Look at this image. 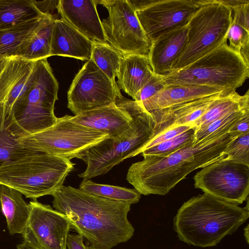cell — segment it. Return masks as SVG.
<instances>
[{
    "label": "cell",
    "instance_id": "obj_20",
    "mask_svg": "<svg viewBox=\"0 0 249 249\" xmlns=\"http://www.w3.org/2000/svg\"><path fill=\"white\" fill-rule=\"evenodd\" d=\"M93 44L63 19L54 20L51 56H67L88 61L91 58Z\"/></svg>",
    "mask_w": 249,
    "mask_h": 249
},
{
    "label": "cell",
    "instance_id": "obj_38",
    "mask_svg": "<svg viewBox=\"0 0 249 249\" xmlns=\"http://www.w3.org/2000/svg\"><path fill=\"white\" fill-rule=\"evenodd\" d=\"M233 12L232 20L245 30L249 31V0L235 6L232 9Z\"/></svg>",
    "mask_w": 249,
    "mask_h": 249
},
{
    "label": "cell",
    "instance_id": "obj_22",
    "mask_svg": "<svg viewBox=\"0 0 249 249\" xmlns=\"http://www.w3.org/2000/svg\"><path fill=\"white\" fill-rule=\"evenodd\" d=\"M117 76L119 89L133 99L152 77L148 57L137 54H123Z\"/></svg>",
    "mask_w": 249,
    "mask_h": 249
},
{
    "label": "cell",
    "instance_id": "obj_13",
    "mask_svg": "<svg viewBox=\"0 0 249 249\" xmlns=\"http://www.w3.org/2000/svg\"><path fill=\"white\" fill-rule=\"evenodd\" d=\"M29 204L30 215L21 234L23 242L35 249H67L71 229L68 217L36 200Z\"/></svg>",
    "mask_w": 249,
    "mask_h": 249
},
{
    "label": "cell",
    "instance_id": "obj_18",
    "mask_svg": "<svg viewBox=\"0 0 249 249\" xmlns=\"http://www.w3.org/2000/svg\"><path fill=\"white\" fill-rule=\"evenodd\" d=\"M35 62L20 56L9 57L0 73V106L4 103L11 108L31 89L36 80Z\"/></svg>",
    "mask_w": 249,
    "mask_h": 249
},
{
    "label": "cell",
    "instance_id": "obj_1",
    "mask_svg": "<svg viewBox=\"0 0 249 249\" xmlns=\"http://www.w3.org/2000/svg\"><path fill=\"white\" fill-rule=\"evenodd\" d=\"M53 207L69 219L71 228L89 242L88 249H112L128 241L134 228L128 219L131 204L62 185L52 195Z\"/></svg>",
    "mask_w": 249,
    "mask_h": 249
},
{
    "label": "cell",
    "instance_id": "obj_40",
    "mask_svg": "<svg viewBox=\"0 0 249 249\" xmlns=\"http://www.w3.org/2000/svg\"><path fill=\"white\" fill-rule=\"evenodd\" d=\"M68 249H88L83 242V237L80 234H69L67 240Z\"/></svg>",
    "mask_w": 249,
    "mask_h": 249
},
{
    "label": "cell",
    "instance_id": "obj_5",
    "mask_svg": "<svg viewBox=\"0 0 249 249\" xmlns=\"http://www.w3.org/2000/svg\"><path fill=\"white\" fill-rule=\"evenodd\" d=\"M61 157L36 152L0 167V184L12 188L33 200L52 195L74 168Z\"/></svg>",
    "mask_w": 249,
    "mask_h": 249
},
{
    "label": "cell",
    "instance_id": "obj_8",
    "mask_svg": "<svg viewBox=\"0 0 249 249\" xmlns=\"http://www.w3.org/2000/svg\"><path fill=\"white\" fill-rule=\"evenodd\" d=\"M36 69L34 85L11 107L16 121L27 135L52 126L57 119L54 107L58 99V83L47 58L36 60Z\"/></svg>",
    "mask_w": 249,
    "mask_h": 249
},
{
    "label": "cell",
    "instance_id": "obj_32",
    "mask_svg": "<svg viewBox=\"0 0 249 249\" xmlns=\"http://www.w3.org/2000/svg\"><path fill=\"white\" fill-rule=\"evenodd\" d=\"M248 112H249V107L232 111L213 121L201 128L196 129L195 134V141L198 142L212 134L231 128L232 125Z\"/></svg>",
    "mask_w": 249,
    "mask_h": 249
},
{
    "label": "cell",
    "instance_id": "obj_19",
    "mask_svg": "<svg viewBox=\"0 0 249 249\" xmlns=\"http://www.w3.org/2000/svg\"><path fill=\"white\" fill-rule=\"evenodd\" d=\"M187 26L162 35L153 42L148 59L153 72L162 77L168 75L186 43Z\"/></svg>",
    "mask_w": 249,
    "mask_h": 249
},
{
    "label": "cell",
    "instance_id": "obj_7",
    "mask_svg": "<svg viewBox=\"0 0 249 249\" xmlns=\"http://www.w3.org/2000/svg\"><path fill=\"white\" fill-rule=\"evenodd\" d=\"M201 7L187 25L186 45L174 63L172 72L186 67L227 41L232 10L219 0H201Z\"/></svg>",
    "mask_w": 249,
    "mask_h": 249
},
{
    "label": "cell",
    "instance_id": "obj_35",
    "mask_svg": "<svg viewBox=\"0 0 249 249\" xmlns=\"http://www.w3.org/2000/svg\"><path fill=\"white\" fill-rule=\"evenodd\" d=\"M166 86L163 77L154 73L137 94L134 100L142 103L162 90Z\"/></svg>",
    "mask_w": 249,
    "mask_h": 249
},
{
    "label": "cell",
    "instance_id": "obj_24",
    "mask_svg": "<svg viewBox=\"0 0 249 249\" xmlns=\"http://www.w3.org/2000/svg\"><path fill=\"white\" fill-rule=\"evenodd\" d=\"M18 191L0 184V204L10 235L22 234L30 215V206Z\"/></svg>",
    "mask_w": 249,
    "mask_h": 249
},
{
    "label": "cell",
    "instance_id": "obj_34",
    "mask_svg": "<svg viewBox=\"0 0 249 249\" xmlns=\"http://www.w3.org/2000/svg\"><path fill=\"white\" fill-rule=\"evenodd\" d=\"M226 39L229 41V46L240 54L241 48L249 44V31L232 20Z\"/></svg>",
    "mask_w": 249,
    "mask_h": 249
},
{
    "label": "cell",
    "instance_id": "obj_2",
    "mask_svg": "<svg viewBox=\"0 0 249 249\" xmlns=\"http://www.w3.org/2000/svg\"><path fill=\"white\" fill-rule=\"evenodd\" d=\"M230 128L194 141L166 157L143 156L129 168L127 180L141 195H166L194 170L226 158L225 149L237 137Z\"/></svg>",
    "mask_w": 249,
    "mask_h": 249
},
{
    "label": "cell",
    "instance_id": "obj_17",
    "mask_svg": "<svg viewBox=\"0 0 249 249\" xmlns=\"http://www.w3.org/2000/svg\"><path fill=\"white\" fill-rule=\"evenodd\" d=\"M96 0H60L61 18L93 43H107Z\"/></svg>",
    "mask_w": 249,
    "mask_h": 249
},
{
    "label": "cell",
    "instance_id": "obj_6",
    "mask_svg": "<svg viewBox=\"0 0 249 249\" xmlns=\"http://www.w3.org/2000/svg\"><path fill=\"white\" fill-rule=\"evenodd\" d=\"M249 76V66L227 41L186 67L163 77L166 86H205L236 91Z\"/></svg>",
    "mask_w": 249,
    "mask_h": 249
},
{
    "label": "cell",
    "instance_id": "obj_10",
    "mask_svg": "<svg viewBox=\"0 0 249 249\" xmlns=\"http://www.w3.org/2000/svg\"><path fill=\"white\" fill-rule=\"evenodd\" d=\"M202 168L194 177L196 188L237 205L249 197V165L224 158Z\"/></svg>",
    "mask_w": 249,
    "mask_h": 249
},
{
    "label": "cell",
    "instance_id": "obj_41",
    "mask_svg": "<svg viewBox=\"0 0 249 249\" xmlns=\"http://www.w3.org/2000/svg\"><path fill=\"white\" fill-rule=\"evenodd\" d=\"M132 9L135 11H141L154 2L153 0H126Z\"/></svg>",
    "mask_w": 249,
    "mask_h": 249
},
{
    "label": "cell",
    "instance_id": "obj_26",
    "mask_svg": "<svg viewBox=\"0 0 249 249\" xmlns=\"http://www.w3.org/2000/svg\"><path fill=\"white\" fill-rule=\"evenodd\" d=\"M47 17L0 30V56H18L20 49L40 27Z\"/></svg>",
    "mask_w": 249,
    "mask_h": 249
},
{
    "label": "cell",
    "instance_id": "obj_21",
    "mask_svg": "<svg viewBox=\"0 0 249 249\" xmlns=\"http://www.w3.org/2000/svg\"><path fill=\"white\" fill-rule=\"evenodd\" d=\"M27 135L16 121L10 107L0 106V167L36 152L21 146L18 139Z\"/></svg>",
    "mask_w": 249,
    "mask_h": 249
},
{
    "label": "cell",
    "instance_id": "obj_15",
    "mask_svg": "<svg viewBox=\"0 0 249 249\" xmlns=\"http://www.w3.org/2000/svg\"><path fill=\"white\" fill-rule=\"evenodd\" d=\"M70 120L79 124L115 138L126 131L133 119L123 100L118 97L115 103L71 116Z\"/></svg>",
    "mask_w": 249,
    "mask_h": 249
},
{
    "label": "cell",
    "instance_id": "obj_42",
    "mask_svg": "<svg viewBox=\"0 0 249 249\" xmlns=\"http://www.w3.org/2000/svg\"><path fill=\"white\" fill-rule=\"evenodd\" d=\"M10 57L6 56H0V73L3 70L5 66L6 65Z\"/></svg>",
    "mask_w": 249,
    "mask_h": 249
},
{
    "label": "cell",
    "instance_id": "obj_9",
    "mask_svg": "<svg viewBox=\"0 0 249 249\" xmlns=\"http://www.w3.org/2000/svg\"><path fill=\"white\" fill-rule=\"evenodd\" d=\"M71 116L57 118L52 126L18 139L19 144L31 151L61 157L70 160L86 149L109 138L108 135L81 125Z\"/></svg>",
    "mask_w": 249,
    "mask_h": 249
},
{
    "label": "cell",
    "instance_id": "obj_30",
    "mask_svg": "<svg viewBox=\"0 0 249 249\" xmlns=\"http://www.w3.org/2000/svg\"><path fill=\"white\" fill-rule=\"evenodd\" d=\"M123 53L108 43H93L90 59L114 84Z\"/></svg>",
    "mask_w": 249,
    "mask_h": 249
},
{
    "label": "cell",
    "instance_id": "obj_25",
    "mask_svg": "<svg viewBox=\"0 0 249 249\" xmlns=\"http://www.w3.org/2000/svg\"><path fill=\"white\" fill-rule=\"evenodd\" d=\"M46 16L38 10L33 0H0V30Z\"/></svg>",
    "mask_w": 249,
    "mask_h": 249
},
{
    "label": "cell",
    "instance_id": "obj_12",
    "mask_svg": "<svg viewBox=\"0 0 249 249\" xmlns=\"http://www.w3.org/2000/svg\"><path fill=\"white\" fill-rule=\"evenodd\" d=\"M120 94L117 84L90 59L73 80L68 92V107L77 115L115 103Z\"/></svg>",
    "mask_w": 249,
    "mask_h": 249
},
{
    "label": "cell",
    "instance_id": "obj_23",
    "mask_svg": "<svg viewBox=\"0 0 249 249\" xmlns=\"http://www.w3.org/2000/svg\"><path fill=\"white\" fill-rule=\"evenodd\" d=\"M223 91L232 92L205 86L169 85L166 86L156 95L140 103L150 113Z\"/></svg>",
    "mask_w": 249,
    "mask_h": 249
},
{
    "label": "cell",
    "instance_id": "obj_28",
    "mask_svg": "<svg viewBox=\"0 0 249 249\" xmlns=\"http://www.w3.org/2000/svg\"><path fill=\"white\" fill-rule=\"evenodd\" d=\"M249 107V91L242 95L236 91L222 96L193 124L197 129L232 111Z\"/></svg>",
    "mask_w": 249,
    "mask_h": 249
},
{
    "label": "cell",
    "instance_id": "obj_36",
    "mask_svg": "<svg viewBox=\"0 0 249 249\" xmlns=\"http://www.w3.org/2000/svg\"><path fill=\"white\" fill-rule=\"evenodd\" d=\"M194 126L193 125H181L172 127L164 131L160 134L151 139L141 150L140 154L143 150L156 145L160 143L172 139L180 134Z\"/></svg>",
    "mask_w": 249,
    "mask_h": 249
},
{
    "label": "cell",
    "instance_id": "obj_11",
    "mask_svg": "<svg viewBox=\"0 0 249 249\" xmlns=\"http://www.w3.org/2000/svg\"><path fill=\"white\" fill-rule=\"evenodd\" d=\"M108 12L102 21L107 42L123 54L148 55L151 43L147 39L136 12L126 0H97Z\"/></svg>",
    "mask_w": 249,
    "mask_h": 249
},
{
    "label": "cell",
    "instance_id": "obj_29",
    "mask_svg": "<svg viewBox=\"0 0 249 249\" xmlns=\"http://www.w3.org/2000/svg\"><path fill=\"white\" fill-rule=\"evenodd\" d=\"M79 189L90 194L113 200L128 202L131 205L138 203L141 198V194L135 189L99 184L85 178L80 184Z\"/></svg>",
    "mask_w": 249,
    "mask_h": 249
},
{
    "label": "cell",
    "instance_id": "obj_31",
    "mask_svg": "<svg viewBox=\"0 0 249 249\" xmlns=\"http://www.w3.org/2000/svg\"><path fill=\"white\" fill-rule=\"evenodd\" d=\"M196 128L193 126L175 137L146 149L141 153L144 156H155L164 157L184 147L195 141Z\"/></svg>",
    "mask_w": 249,
    "mask_h": 249
},
{
    "label": "cell",
    "instance_id": "obj_44",
    "mask_svg": "<svg viewBox=\"0 0 249 249\" xmlns=\"http://www.w3.org/2000/svg\"><path fill=\"white\" fill-rule=\"evenodd\" d=\"M249 224L244 228V236L247 243L249 244Z\"/></svg>",
    "mask_w": 249,
    "mask_h": 249
},
{
    "label": "cell",
    "instance_id": "obj_39",
    "mask_svg": "<svg viewBox=\"0 0 249 249\" xmlns=\"http://www.w3.org/2000/svg\"><path fill=\"white\" fill-rule=\"evenodd\" d=\"M231 133L239 136L249 132V112L245 114L241 118L232 125L229 130Z\"/></svg>",
    "mask_w": 249,
    "mask_h": 249
},
{
    "label": "cell",
    "instance_id": "obj_33",
    "mask_svg": "<svg viewBox=\"0 0 249 249\" xmlns=\"http://www.w3.org/2000/svg\"><path fill=\"white\" fill-rule=\"evenodd\" d=\"M224 154L230 160L249 165V132L233 139L228 145Z\"/></svg>",
    "mask_w": 249,
    "mask_h": 249
},
{
    "label": "cell",
    "instance_id": "obj_4",
    "mask_svg": "<svg viewBox=\"0 0 249 249\" xmlns=\"http://www.w3.org/2000/svg\"><path fill=\"white\" fill-rule=\"evenodd\" d=\"M123 100L132 116L131 125L121 135L107 138L78 156L87 164L79 177L89 179L107 173L124 160L139 154L151 139L155 125L151 114L138 102L124 96Z\"/></svg>",
    "mask_w": 249,
    "mask_h": 249
},
{
    "label": "cell",
    "instance_id": "obj_3",
    "mask_svg": "<svg viewBox=\"0 0 249 249\" xmlns=\"http://www.w3.org/2000/svg\"><path fill=\"white\" fill-rule=\"evenodd\" d=\"M247 200L246 207L242 208L206 193L194 196L178 209L174 230L179 239L189 245L215 246L247 220L249 197Z\"/></svg>",
    "mask_w": 249,
    "mask_h": 249
},
{
    "label": "cell",
    "instance_id": "obj_27",
    "mask_svg": "<svg viewBox=\"0 0 249 249\" xmlns=\"http://www.w3.org/2000/svg\"><path fill=\"white\" fill-rule=\"evenodd\" d=\"M54 21L47 16L40 27L20 49L17 56L29 61H36L50 56Z\"/></svg>",
    "mask_w": 249,
    "mask_h": 249
},
{
    "label": "cell",
    "instance_id": "obj_43",
    "mask_svg": "<svg viewBox=\"0 0 249 249\" xmlns=\"http://www.w3.org/2000/svg\"><path fill=\"white\" fill-rule=\"evenodd\" d=\"M17 249H35L24 242H22L18 245L17 247Z\"/></svg>",
    "mask_w": 249,
    "mask_h": 249
},
{
    "label": "cell",
    "instance_id": "obj_37",
    "mask_svg": "<svg viewBox=\"0 0 249 249\" xmlns=\"http://www.w3.org/2000/svg\"><path fill=\"white\" fill-rule=\"evenodd\" d=\"M33 2L38 10L44 15L51 17L54 20L62 18L59 9L60 0L36 1Z\"/></svg>",
    "mask_w": 249,
    "mask_h": 249
},
{
    "label": "cell",
    "instance_id": "obj_14",
    "mask_svg": "<svg viewBox=\"0 0 249 249\" xmlns=\"http://www.w3.org/2000/svg\"><path fill=\"white\" fill-rule=\"evenodd\" d=\"M201 6V0H155L136 14L152 44L162 35L187 26Z\"/></svg>",
    "mask_w": 249,
    "mask_h": 249
},
{
    "label": "cell",
    "instance_id": "obj_16",
    "mask_svg": "<svg viewBox=\"0 0 249 249\" xmlns=\"http://www.w3.org/2000/svg\"><path fill=\"white\" fill-rule=\"evenodd\" d=\"M231 92L223 91L150 112L155 123L151 139L172 127L193 125L217 100Z\"/></svg>",
    "mask_w": 249,
    "mask_h": 249
}]
</instances>
